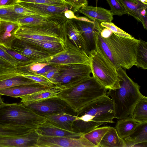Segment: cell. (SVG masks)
<instances>
[{"mask_svg": "<svg viewBox=\"0 0 147 147\" xmlns=\"http://www.w3.org/2000/svg\"><path fill=\"white\" fill-rule=\"evenodd\" d=\"M100 24L102 26L109 29L117 36L128 38L132 37L131 35L116 26L111 22H102L100 23Z\"/></svg>", "mask_w": 147, "mask_h": 147, "instance_id": "cell-37", "label": "cell"}, {"mask_svg": "<svg viewBox=\"0 0 147 147\" xmlns=\"http://www.w3.org/2000/svg\"><path fill=\"white\" fill-rule=\"evenodd\" d=\"M88 55L92 76L107 90L119 88L120 80L117 68L96 44L95 49Z\"/></svg>", "mask_w": 147, "mask_h": 147, "instance_id": "cell-5", "label": "cell"}, {"mask_svg": "<svg viewBox=\"0 0 147 147\" xmlns=\"http://www.w3.org/2000/svg\"><path fill=\"white\" fill-rule=\"evenodd\" d=\"M139 0V1H140V0Z\"/></svg>", "mask_w": 147, "mask_h": 147, "instance_id": "cell-53", "label": "cell"}, {"mask_svg": "<svg viewBox=\"0 0 147 147\" xmlns=\"http://www.w3.org/2000/svg\"><path fill=\"white\" fill-rule=\"evenodd\" d=\"M11 50L28 57L33 62H44L52 55L17 38L12 42Z\"/></svg>", "mask_w": 147, "mask_h": 147, "instance_id": "cell-12", "label": "cell"}, {"mask_svg": "<svg viewBox=\"0 0 147 147\" xmlns=\"http://www.w3.org/2000/svg\"><path fill=\"white\" fill-rule=\"evenodd\" d=\"M1 95L0 94V106L3 104L4 102H3V100L1 98Z\"/></svg>", "mask_w": 147, "mask_h": 147, "instance_id": "cell-49", "label": "cell"}, {"mask_svg": "<svg viewBox=\"0 0 147 147\" xmlns=\"http://www.w3.org/2000/svg\"><path fill=\"white\" fill-rule=\"evenodd\" d=\"M39 84L21 75L0 81V90L19 86Z\"/></svg>", "mask_w": 147, "mask_h": 147, "instance_id": "cell-30", "label": "cell"}, {"mask_svg": "<svg viewBox=\"0 0 147 147\" xmlns=\"http://www.w3.org/2000/svg\"><path fill=\"white\" fill-rule=\"evenodd\" d=\"M124 9L126 14L134 17L141 22L142 15L146 13L147 5L138 0H119Z\"/></svg>", "mask_w": 147, "mask_h": 147, "instance_id": "cell-24", "label": "cell"}, {"mask_svg": "<svg viewBox=\"0 0 147 147\" xmlns=\"http://www.w3.org/2000/svg\"><path fill=\"white\" fill-rule=\"evenodd\" d=\"M21 75L46 86L51 88L55 86L49 79L41 75L35 73H27L23 74Z\"/></svg>", "mask_w": 147, "mask_h": 147, "instance_id": "cell-36", "label": "cell"}, {"mask_svg": "<svg viewBox=\"0 0 147 147\" xmlns=\"http://www.w3.org/2000/svg\"><path fill=\"white\" fill-rule=\"evenodd\" d=\"M140 123L135 120L130 116L128 117L119 119L115 128L119 137L124 139L130 135Z\"/></svg>", "mask_w": 147, "mask_h": 147, "instance_id": "cell-26", "label": "cell"}, {"mask_svg": "<svg viewBox=\"0 0 147 147\" xmlns=\"http://www.w3.org/2000/svg\"><path fill=\"white\" fill-rule=\"evenodd\" d=\"M46 119L63 129L75 131L73 128L74 122L78 120V117L67 113L45 115Z\"/></svg>", "mask_w": 147, "mask_h": 147, "instance_id": "cell-22", "label": "cell"}, {"mask_svg": "<svg viewBox=\"0 0 147 147\" xmlns=\"http://www.w3.org/2000/svg\"><path fill=\"white\" fill-rule=\"evenodd\" d=\"M77 115L75 121L76 131L86 133L100 125L115 122L112 100L107 94L88 104Z\"/></svg>", "mask_w": 147, "mask_h": 147, "instance_id": "cell-3", "label": "cell"}, {"mask_svg": "<svg viewBox=\"0 0 147 147\" xmlns=\"http://www.w3.org/2000/svg\"><path fill=\"white\" fill-rule=\"evenodd\" d=\"M21 74L17 67L0 57V76L8 79Z\"/></svg>", "mask_w": 147, "mask_h": 147, "instance_id": "cell-34", "label": "cell"}, {"mask_svg": "<svg viewBox=\"0 0 147 147\" xmlns=\"http://www.w3.org/2000/svg\"><path fill=\"white\" fill-rule=\"evenodd\" d=\"M18 2V0H0V7L13 6Z\"/></svg>", "mask_w": 147, "mask_h": 147, "instance_id": "cell-45", "label": "cell"}, {"mask_svg": "<svg viewBox=\"0 0 147 147\" xmlns=\"http://www.w3.org/2000/svg\"><path fill=\"white\" fill-rule=\"evenodd\" d=\"M20 2L45 4L55 5H67L61 0H18V3Z\"/></svg>", "mask_w": 147, "mask_h": 147, "instance_id": "cell-42", "label": "cell"}, {"mask_svg": "<svg viewBox=\"0 0 147 147\" xmlns=\"http://www.w3.org/2000/svg\"><path fill=\"white\" fill-rule=\"evenodd\" d=\"M72 20L76 24L81 32L90 51L94 49L95 47V34L100 28V24L90 20L88 21Z\"/></svg>", "mask_w": 147, "mask_h": 147, "instance_id": "cell-16", "label": "cell"}, {"mask_svg": "<svg viewBox=\"0 0 147 147\" xmlns=\"http://www.w3.org/2000/svg\"><path fill=\"white\" fill-rule=\"evenodd\" d=\"M110 8L112 14L121 16L126 14L125 10L119 0H107Z\"/></svg>", "mask_w": 147, "mask_h": 147, "instance_id": "cell-38", "label": "cell"}, {"mask_svg": "<svg viewBox=\"0 0 147 147\" xmlns=\"http://www.w3.org/2000/svg\"><path fill=\"white\" fill-rule=\"evenodd\" d=\"M34 130L22 125L0 124V137L20 136L29 133Z\"/></svg>", "mask_w": 147, "mask_h": 147, "instance_id": "cell-29", "label": "cell"}, {"mask_svg": "<svg viewBox=\"0 0 147 147\" xmlns=\"http://www.w3.org/2000/svg\"><path fill=\"white\" fill-rule=\"evenodd\" d=\"M20 26L18 23L0 20V45L11 50L12 42L16 38L15 33Z\"/></svg>", "mask_w": 147, "mask_h": 147, "instance_id": "cell-17", "label": "cell"}, {"mask_svg": "<svg viewBox=\"0 0 147 147\" xmlns=\"http://www.w3.org/2000/svg\"><path fill=\"white\" fill-rule=\"evenodd\" d=\"M12 7L13 10L18 13L25 15L36 13L34 11L19 4L18 3L12 6Z\"/></svg>", "mask_w": 147, "mask_h": 147, "instance_id": "cell-43", "label": "cell"}, {"mask_svg": "<svg viewBox=\"0 0 147 147\" xmlns=\"http://www.w3.org/2000/svg\"><path fill=\"white\" fill-rule=\"evenodd\" d=\"M95 44L116 68L129 69L136 66L139 39L117 36L102 26L101 30L95 32Z\"/></svg>", "mask_w": 147, "mask_h": 147, "instance_id": "cell-1", "label": "cell"}, {"mask_svg": "<svg viewBox=\"0 0 147 147\" xmlns=\"http://www.w3.org/2000/svg\"><path fill=\"white\" fill-rule=\"evenodd\" d=\"M79 11L92 20L100 24L111 22L113 20V15L110 11L102 7L87 5L81 8Z\"/></svg>", "mask_w": 147, "mask_h": 147, "instance_id": "cell-19", "label": "cell"}, {"mask_svg": "<svg viewBox=\"0 0 147 147\" xmlns=\"http://www.w3.org/2000/svg\"><path fill=\"white\" fill-rule=\"evenodd\" d=\"M6 79H7L6 78H5L3 77L0 76V81Z\"/></svg>", "mask_w": 147, "mask_h": 147, "instance_id": "cell-51", "label": "cell"}, {"mask_svg": "<svg viewBox=\"0 0 147 147\" xmlns=\"http://www.w3.org/2000/svg\"><path fill=\"white\" fill-rule=\"evenodd\" d=\"M65 43L64 49L51 55L44 62L50 65H60L73 64H84L89 65L88 55L84 51L77 48L69 40L66 31L63 32Z\"/></svg>", "mask_w": 147, "mask_h": 147, "instance_id": "cell-9", "label": "cell"}, {"mask_svg": "<svg viewBox=\"0 0 147 147\" xmlns=\"http://www.w3.org/2000/svg\"><path fill=\"white\" fill-rule=\"evenodd\" d=\"M66 30L67 37L71 43L88 55L90 51L86 40L76 24L72 20L66 19Z\"/></svg>", "mask_w": 147, "mask_h": 147, "instance_id": "cell-18", "label": "cell"}, {"mask_svg": "<svg viewBox=\"0 0 147 147\" xmlns=\"http://www.w3.org/2000/svg\"><path fill=\"white\" fill-rule=\"evenodd\" d=\"M21 6L30 10L36 14L42 16H58L64 15V12L68 10L66 5H55L49 4L20 2Z\"/></svg>", "mask_w": 147, "mask_h": 147, "instance_id": "cell-14", "label": "cell"}, {"mask_svg": "<svg viewBox=\"0 0 147 147\" xmlns=\"http://www.w3.org/2000/svg\"><path fill=\"white\" fill-rule=\"evenodd\" d=\"M141 22L145 30L147 29V17L146 13L142 16Z\"/></svg>", "mask_w": 147, "mask_h": 147, "instance_id": "cell-48", "label": "cell"}, {"mask_svg": "<svg viewBox=\"0 0 147 147\" xmlns=\"http://www.w3.org/2000/svg\"><path fill=\"white\" fill-rule=\"evenodd\" d=\"M49 88L40 84L19 86L1 90L0 94L17 98Z\"/></svg>", "mask_w": 147, "mask_h": 147, "instance_id": "cell-20", "label": "cell"}, {"mask_svg": "<svg viewBox=\"0 0 147 147\" xmlns=\"http://www.w3.org/2000/svg\"><path fill=\"white\" fill-rule=\"evenodd\" d=\"M16 38L54 41H64L60 20L51 23L38 24H22L15 33Z\"/></svg>", "mask_w": 147, "mask_h": 147, "instance_id": "cell-7", "label": "cell"}, {"mask_svg": "<svg viewBox=\"0 0 147 147\" xmlns=\"http://www.w3.org/2000/svg\"><path fill=\"white\" fill-rule=\"evenodd\" d=\"M25 15L16 12L12 6L0 7V20L18 23V20Z\"/></svg>", "mask_w": 147, "mask_h": 147, "instance_id": "cell-35", "label": "cell"}, {"mask_svg": "<svg viewBox=\"0 0 147 147\" xmlns=\"http://www.w3.org/2000/svg\"><path fill=\"white\" fill-rule=\"evenodd\" d=\"M140 1L146 5H147V0H140Z\"/></svg>", "mask_w": 147, "mask_h": 147, "instance_id": "cell-50", "label": "cell"}, {"mask_svg": "<svg viewBox=\"0 0 147 147\" xmlns=\"http://www.w3.org/2000/svg\"><path fill=\"white\" fill-rule=\"evenodd\" d=\"M39 135L35 129L20 136L0 137V147H35Z\"/></svg>", "mask_w": 147, "mask_h": 147, "instance_id": "cell-13", "label": "cell"}, {"mask_svg": "<svg viewBox=\"0 0 147 147\" xmlns=\"http://www.w3.org/2000/svg\"><path fill=\"white\" fill-rule=\"evenodd\" d=\"M108 90L92 76L74 86L62 89L58 97L77 114L90 102L106 95Z\"/></svg>", "mask_w": 147, "mask_h": 147, "instance_id": "cell-4", "label": "cell"}, {"mask_svg": "<svg viewBox=\"0 0 147 147\" xmlns=\"http://www.w3.org/2000/svg\"><path fill=\"white\" fill-rule=\"evenodd\" d=\"M62 1H63V2H64V3H65L67 5V3H66V2L64 0H61Z\"/></svg>", "mask_w": 147, "mask_h": 147, "instance_id": "cell-52", "label": "cell"}, {"mask_svg": "<svg viewBox=\"0 0 147 147\" xmlns=\"http://www.w3.org/2000/svg\"><path fill=\"white\" fill-rule=\"evenodd\" d=\"M45 120L44 116L22 103H4L0 106V124L20 125L35 129Z\"/></svg>", "mask_w": 147, "mask_h": 147, "instance_id": "cell-6", "label": "cell"}, {"mask_svg": "<svg viewBox=\"0 0 147 147\" xmlns=\"http://www.w3.org/2000/svg\"><path fill=\"white\" fill-rule=\"evenodd\" d=\"M35 130L38 135L42 136L78 138L83 135L80 133L62 128L46 119Z\"/></svg>", "mask_w": 147, "mask_h": 147, "instance_id": "cell-15", "label": "cell"}, {"mask_svg": "<svg viewBox=\"0 0 147 147\" xmlns=\"http://www.w3.org/2000/svg\"><path fill=\"white\" fill-rule=\"evenodd\" d=\"M140 41L138 45L136 57V65L146 70L147 69V42L139 38Z\"/></svg>", "mask_w": 147, "mask_h": 147, "instance_id": "cell-32", "label": "cell"}, {"mask_svg": "<svg viewBox=\"0 0 147 147\" xmlns=\"http://www.w3.org/2000/svg\"><path fill=\"white\" fill-rule=\"evenodd\" d=\"M123 139L125 147H138V144L147 142V122L140 123L130 135Z\"/></svg>", "mask_w": 147, "mask_h": 147, "instance_id": "cell-25", "label": "cell"}, {"mask_svg": "<svg viewBox=\"0 0 147 147\" xmlns=\"http://www.w3.org/2000/svg\"><path fill=\"white\" fill-rule=\"evenodd\" d=\"M55 66V67L53 69L41 75L52 82L57 76L59 73L58 66L57 65Z\"/></svg>", "mask_w": 147, "mask_h": 147, "instance_id": "cell-44", "label": "cell"}, {"mask_svg": "<svg viewBox=\"0 0 147 147\" xmlns=\"http://www.w3.org/2000/svg\"><path fill=\"white\" fill-rule=\"evenodd\" d=\"M117 70L120 87L109 90L106 94L113 100L115 118L120 119L132 116L136 104L144 95L140 92V86L128 76L123 68H117Z\"/></svg>", "mask_w": 147, "mask_h": 147, "instance_id": "cell-2", "label": "cell"}, {"mask_svg": "<svg viewBox=\"0 0 147 147\" xmlns=\"http://www.w3.org/2000/svg\"><path fill=\"white\" fill-rule=\"evenodd\" d=\"M0 47L13 57L19 61L23 62L28 64L33 62L31 59L24 55L12 50L7 49L2 46L0 45Z\"/></svg>", "mask_w": 147, "mask_h": 147, "instance_id": "cell-40", "label": "cell"}, {"mask_svg": "<svg viewBox=\"0 0 147 147\" xmlns=\"http://www.w3.org/2000/svg\"><path fill=\"white\" fill-rule=\"evenodd\" d=\"M58 16H45L34 14L25 15L20 18L18 23L22 24H38L53 22L57 21Z\"/></svg>", "mask_w": 147, "mask_h": 147, "instance_id": "cell-28", "label": "cell"}, {"mask_svg": "<svg viewBox=\"0 0 147 147\" xmlns=\"http://www.w3.org/2000/svg\"><path fill=\"white\" fill-rule=\"evenodd\" d=\"M0 57L10 62L17 68V66L19 65H23L28 64L14 58L3 49L0 47Z\"/></svg>", "mask_w": 147, "mask_h": 147, "instance_id": "cell-41", "label": "cell"}, {"mask_svg": "<svg viewBox=\"0 0 147 147\" xmlns=\"http://www.w3.org/2000/svg\"><path fill=\"white\" fill-rule=\"evenodd\" d=\"M56 66L53 65H48L45 66L41 69L35 73L36 74L42 75L46 73L55 68Z\"/></svg>", "mask_w": 147, "mask_h": 147, "instance_id": "cell-46", "label": "cell"}, {"mask_svg": "<svg viewBox=\"0 0 147 147\" xmlns=\"http://www.w3.org/2000/svg\"><path fill=\"white\" fill-rule=\"evenodd\" d=\"M65 17L67 19L69 20L77 19V16H76L74 12L71 10H67L64 12Z\"/></svg>", "mask_w": 147, "mask_h": 147, "instance_id": "cell-47", "label": "cell"}, {"mask_svg": "<svg viewBox=\"0 0 147 147\" xmlns=\"http://www.w3.org/2000/svg\"><path fill=\"white\" fill-rule=\"evenodd\" d=\"M57 66L59 74L52 82L61 89L74 86L91 76L89 65L73 64Z\"/></svg>", "mask_w": 147, "mask_h": 147, "instance_id": "cell-8", "label": "cell"}, {"mask_svg": "<svg viewBox=\"0 0 147 147\" xmlns=\"http://www.w3.org/2000/svg\"><path fill=\"white\" fill-rule=\"evenodd\" d=\"M99 147H125L124 139L119 137L115 128L110 126L101 140Z\"/></svg>", "mask_w": 147, "mask_h": 147, "instance_id": "cell-27", "label": "cell"}, {"mask_svg": "<svg viewBox=\"0 0 147 147\" xmlns=\"http://www.w3.org/2000/svg\"><path fill=\"white\" fill-rule=\"evenodd\" d=\"M132 117L136 121L142 123L147 122V97L144 96L136 104Z\"/></svg>", "mask_w": 147, "mask_h": 147, "instance_id": "cell-31", "label": "cell"}, {"mask_svg": "<svg viewBox=\"0 0 147 147\" xmlns=\"http://www.w3.org/2000/svg\"><path fill=\"white\" fill-rule=\"evenodd\" d=\"M110 127L106 126L98 127L84 134V135L88 140L95 146L96 147H99L101 140L109 130Z\"/></svg>", "mask_w": 147, "mask_h": 147, "instance_id": "cell-33", "label": "cell"}, {"mask_svg": "<svg viewBox=\"0 0 147 147\" xmlns=\"http://www.w3.org/2000/svg\"><path fill=\"white\" fill-rule=\"evenodd\" d=\"M61 88L57 86L20 97L21 103L26 105L48 98L58 97Z\"/></svg>", "mask_w": 147, "mask_h": 147, "instance_id": "cell-21", "label": "cell"}, {"mask_svg": "<svg viewBox=\"0 0 147 147\" xmlns=\"http://www.w3.org/2000/svg\"><path fill=\"white\" fill-rule=\"evenodd\" d=\"M22 41L35 47L46 51L52 55L63 51L65 46V40L63 41L31 39H26Z\"/></svg>", "mask_w": 147, "mask_h": 147, "instance_id": "cell-23", "label": "cell"}, {"mask_svg": "<svg viewBox=\"0 0 147 147\" xmlns=\"http://www.w3.org/2000/svg\"><path fill=\"white\" fill-rule=\"evenodd\" d=\"M67 6L74 13L79 11L82 7L88 5L87 0H64Z\"/></svg>", "mask_w": 147, "mask_h": 147, "instance_id": "cell-39", "label": "cell"}, {"mask_svg": "<svg viewBox=\"0 0 147 147\" xmlns=\"http://www.w3.org/2000/svg\"><path fill=\"white\" fill-rule=\"evenodd\" d=\"M26 106L38 114L44 116L67 113L69 108L64 101L58 97L47 98Z\"/></svg>", "mask_w": 147, "mask_h": 147, "instance_id": "cell-11", "label": "cell"}, {"mask_svg": "<svg viewBox=\"0 0 147 147\" xmlns=\"http://www.w3.org/2000/svg\"><path fill=\"white\" fill-rule=\"evenodd\" d=\"M96 147L84 134L79 138L39 135L35 147Z\"/></svg>", "mask_w": 147, "mask_h": 147, "instance_id": "cell-10", "label": "cell"}]
</instances>
